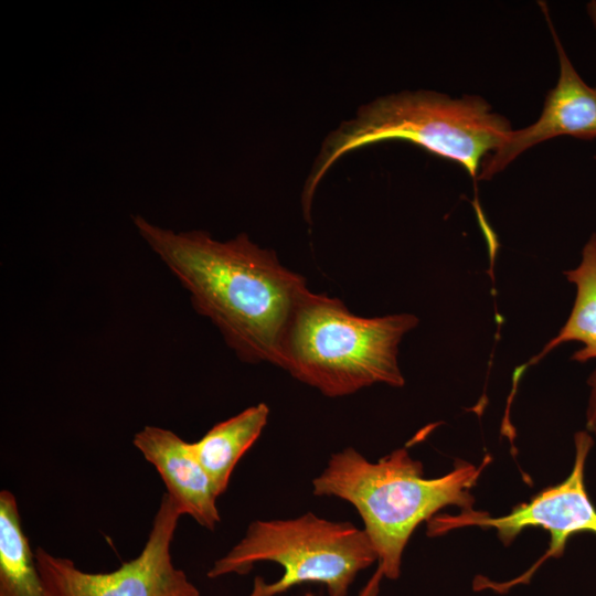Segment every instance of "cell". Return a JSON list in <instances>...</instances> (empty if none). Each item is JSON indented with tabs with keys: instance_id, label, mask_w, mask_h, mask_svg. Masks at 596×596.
<instances>
[{
	"instance_id": "obj_1",
	"label": "cell",
	"mask_w": 596,
	"mask_h": 596,
	"mask_svg": "<svg viewBox=\"0 0 596 596\" xmlns=\"http://www.w3.org/2000/svg\"><path fill=\"white\" fill-rule=\"evenodd\" d=\"M140 236L190 295L226 344L248 363L279 366L291 317L309 291L301 275L245 234L220 242L203 231L174 232L132 216Z\"/></svg>"
},
{
	"instance_id": "obj_2",
	"label": "cell",
	"mask_w": 596,
	"mask_h": 596,
	"mask_svg": "<svg viewBox=\"0 0 596 596\" xmlns=\"http://www.w3.org/2000/svg\"><path fill=\"white\" fill-rule=\"evenodd\" d=\"M457 461L438 478H425L421 461L405 448L376 462L352 447L333 454L323 471L312 480L315 496L337 497L351 503L362 518L364 531L384 577L401 574L404 549L417 525L448 505L471 511L470 489L483 468Z\"/></svg>"
},
{
	"instance_id": "obj_3",
	"label": "cell",
	"mask_w": 596,
	"mask_h": 596,
	"mask_svg": "<svg viewBox=\"0 0 596 596\" xmlns=\"http://www.w3.org/2000/svg\"><path fill=\"white\" fill-rule=\"evenodd\" d=\"M510 123L492 113L479 96H449L429 91L402 92L362 106L323 141L302 192L309 216L316 189L328 170L345 153L383 140L411 141L454 160L478 180L485 158L498 149L511 131Z\"/></svg>"
},
{
	"instance_id": "obj_4",
	"label": "cell",
	"mask_w": 596,
	"mask_h": 596,
	"mask_svg": "<svg viewBox=\"0 0 596 596\" xmlns=\"http://www.w3.org/2000/svg\"><path fill=\"white\" fill-rule=\"evenodd\" d=\"M417 323L411 313L361 317L339 298L309 290L287 328L279 368L329 397L379 383L401 387L398 344Z\"/></svg>"
},
{
	"instance_id": "obj_5",
	"label": "cell",
	"mask_w": 596,
	"mask_h": 596,
	"mask_svg": "<svg viewBox=\"0 0 596 596\" xmlns=\"http://www.w3.org/2000/svg\"><path fill=\"white\" fill-rule=\"evenodd\" d=\"M375 561L363 529L307 512L294 519L253 521L206 575H246L258 562H274L283 566V575L270 583L257 576L248 596H278L305 583L324 585L329 596H348L356 575Z\"/></svg>"
},
{
	"instance_id": "obj_6",
	"label": "cell",
	"mask_w": 596,
	"mask_h": 596,
	"mask_svg": "<svg viewBox=\"0 0 596 596\" xmlns=\"http://www.w3.org/2000/svg\"><path fill=\"white\" fill-rule=\"evenodd\" d=\"M573 468L565 480L547 487L529 502L518 504L502 517H490L483 511H462L458 515L438 514L427 521V534L437 536L464 526L493 528L504 545H509L526 528H542L550 533V545L538 563L521 576L505 583H493L482 577L475 588L505 592L514 585L529 582L535 570L550 557H560L568 539L578 532L596 534V508L585 487V464L593 446L587 432L575 434Z\"/></svg>"
},
{
	"instance_id": "obj_7",
	"label": "cell",
	"mask_w": 596,
	"mask_h": 596,
	"mask_svg": "<svg viewBox=\"0 0 596 596\" xmlns=\"http://www.w3.org/2000/svg\"><path fill=\"white\" fill-rule=\"evenodd\" d=\"M181 515L178 505L163 493L140 554L108 573L81 571L70 558L36 547L44 596H201L171 558L170 546Z\"/></svg>"
},
{
	"instance_id": "obj_8",
	"label": "cell",
	"mask_w": 596,
	"mask_h": 596,
	"mask_svg": "<svg viewBox=\"0 0 596 596\" xmlns=\"http://www.w3.org/2000/svg\"><path fill=\"white\" fill-rule=\"evenodd\" d=\"M539 3L558 56L557 84L549 92L540 118L529 127L511 130L501 146L485 158L478 180L491 179L524 150L554 137L596 138V86L587 85L579 76L555 31L545 2Z\"/></svg>"
},
{
	"instance_id": "obj_9",
	"label": "cell",
	"mask_w": 596,
	"mask_h": 596,
	"mask_svg": "<svg viewBox=\"0 0 596 596\" xmlns=\"http://www.w3.org/2000/svg\"><path fill=\"white\" fill-rule=\"evenodd\" d=\"M135 447L158 471L168 496L182 514L200 525L214 530L221 521L215 487L193 455L190 443L173 432L158 426H145L132 440Z\"/></svg>"
},
{
	"instance_id": "obj_10",
	"label": "cell",
	"mask_w": 596,
	"mask_h": 596,
	"mask_svg": "<svg viewBox=\"0 0 596 596\" xmlns=\"http://www.w3.org/2000/svg\"><path fill=\"white\" fill-rule=\"evenodd\" d=\"M269 408L259 403L215 424L191 450L210 476L219 496L227 489L231 475L243 455L255 444L267 424Z\"/></svg>"
},
{
	"instance_id": "obj_11",
	"label": "cell",
	"mask_w": 596,
	"mask_h": 596,
	"mask_svg": "<svg viewBox=\"0 0 596 596\" xmlns=\"http://www.w3.org/2000/svg\"><path fill=\"white\" fill-rule=\"evenodd\" d=\"M0 596H44L35 553L25 536L17 500L0 492Z\"/></svg>"
},
{
	"instance_id": "obj_12",
	"label": "cell",
	"mask_w": 596,
	"mask_h": 596,
	"mask_svg": "<svg viewBox=\"0 0 596 596\" xmlns=\"http://www.w3.org/2000/svg\"><path fill=\"white\" fill-rule=\"evenodd\" d=\"M576 286V297L570 317L557 336L528 365L541 360L561 343L576 341L583 348L572 359L586 362L596 359V234L593 233L582 251L579 265L564 273Z\"/></svg>"
},
{
	"instance_id": "obj_13",
	"label": "cell",
	"mask_w": 596,
	"mask_h": 596,
	"mask_svg": "<svg viewBox=\"0 0 596 596\" xmlns=\"http://www.w3.org/2000/svg\"><path fill=\"white\" fill-rule=\"evenodd\" d=\"M589 400L587 407V429L596 436V370L588 379Z\"/></svg>"
},
{
	"instance_id": "obj_14",
	"label": "cell",
	"mask_w": 596,
	"mask_h": 596,
	"mask_svg": "<svg viewBox=\"0 0 596 596\" xmlns=\"http://www.w3.org/2000/svg\"><path fill=\"white\" fill-rule=\"evenodd\" d=\"M383 577H384L383 572L377 566L376 571L368 579V582L362 587V589L360 590L358 596H379L380 595V588H381V582H382ZM305 596H315V595L311 594V593H308Z\"/></svg>"
},
{
	"instance_id": "obj_15",
	"label": "cell",
	"mask_w": 596,
	"mask_h": 596,
	"mask_svg": "<svg viewBox=\"0 0 596 596\" xmlns=\"http://www.w3.org/2000/svg\"><path fill=\"white\" fill-rule=\"evenodd\" d=\"M587 13L596 29V1H590L587 4Z\"/></svg>"
}]
</instances>
